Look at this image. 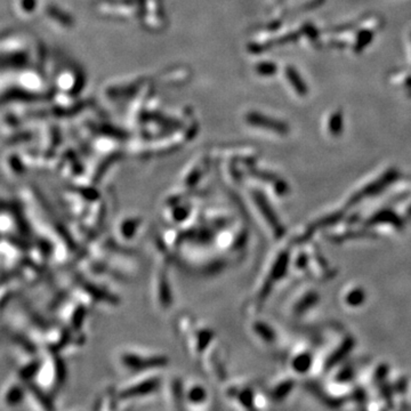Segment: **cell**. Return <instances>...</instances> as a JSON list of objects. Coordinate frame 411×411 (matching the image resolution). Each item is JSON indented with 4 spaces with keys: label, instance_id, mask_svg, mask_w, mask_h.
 <instances>
[{
    "label": "cell",
    "instance_id": "obj_1",
    "mask_svg": "<svg viewBox=\"0 0 411 411\" xmlns=\"http://www.w3.org/2000/svg\"><path fill=\"white\" fill-rule=\"evenodd\" d=\"M120 363L125 370L132 372H142L144 369L158 367L159 364L165 363V357L159 355H146L141 352H122L120 355Z\"/></svg>",
    "mask_w": 411,
    "mask_h": 411
},
{
    "label": "cell",
    "instance_id": "obj_2",
    "mask_svg": "<svg viewBox=\"0 0 411 411\" xmlns=\"http://www.w3.org/2000/svg\"><path fill=\"white\" fill-rule=\"evenodd\" d=\"M183 396L187 401V403L200 405L206 403L208 400V392L203 385L200 383H191L185 390H183Z\"/></svg>",
    "mask_w": 411,
    "mask_h": 411
},
{
    "label": "cell",
    "instance_id": "obj_3",
    "mask_svg": "<svg viewBox=\"0 0 411 411\" xmlns=\"http://www.w3.org/2000/svg\"><path fill=\"white\" fill-rule=\"evenodd\" d=\"M252 332L254 334V336L257 339H260L262 343H271L273 341V336H275V334L273 333L272 328H270L267 325L266 322H260V321H255L252 324Z\"/></svg>",
    "mask_w": 411,
    "mask_h": 411
},
{
    "label": "cell",
    "instance_id": "obj_4",
    "mask_svg": "<svg viewBox=\"0 0 411 411\" xmlns=\"http://www.w3.org/2000/svg\"><path fill=\"white\" fill-rule=\"evenodd\" d=\"M141 221L138 218H126L120 223V236L124 239H133V235L140 229Z\"/></svg>",
    "mask_w": 411,
    "mask_h": 411
}]
</instances>
